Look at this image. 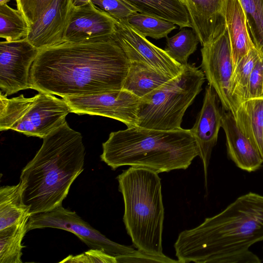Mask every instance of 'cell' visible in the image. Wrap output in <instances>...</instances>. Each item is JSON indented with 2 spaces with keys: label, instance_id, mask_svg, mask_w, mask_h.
<instances>
[{
  "label": "cell",
  "instance_id": "7",
  "mask_svg": "<svg viewBox=\"0 0 263 263\" xmlns=\"http://www.w3.org/2000/svg\"><path fill=\"white\" fill-rule=\"evenodd\" d=\"M70 108L63 99L39 92L31 98L23 95L11 99L0 95V130L12 129L43 139L66 122Z\"/></svg>",
  "mask_w": 263,
  "mask_h": 263
},
{
  "label": "cell",
  "instance_id": "33",
  "mask_svg": "<svg viewBox=\"0 0 263 263\" xmlns=\"http://www.w3.org/2000/svg\"><path fill=\"white\" fill-rule=\"evenodd\" d=\"M117 263L119 262H179L172 258L165 256H157L148 254L140 250H135L134 252L126 255L116 258Z\"/></svg>",
  "mask_w": 263,
  "mask_h": 263
},
{
  "label": "cell",
  "instance_id": "15",
  "mask_svg": "<svg viewBox=\"0 0 263 263\" xmlns=\"http://www.w3.org/2000/svg\"><path fill=\"white\" fill-rule=\"evenodd\" d=\"M72 8L71 0H54L29 26L27 40L40 50L64 43Z\"/></svg>",
  "mask_w": 263,
  "mask_h": 263
},
{
  "label": "cell",
  "instance_id": "2",
  "mask_svg": "<svg viewBox=\"0 0 263 263\" xmlns=\"http://www.w3.org/2000/svg\"><path fill=\"white\" fill-rule=\"evenodd\" d=\"M263 240V196L249 192L199 226L180 232L175 242L180 263H259L249 250Z\"/></svg>",
  "mask_w": 263,
  "mask_h": 263
},
{
  "label": "cell",
  "instance_id": "8",
  "mask_svg": "<svg viewBox=\"0 0 263 263\" xmlns=\"http://www.w3.org/2000/svg\"><path fill=\"white\" fill-rule=\"evenodd\" d=\"M61 229L76 235L90 249H100L116 258L134 252V248L112 241L82 219L76 212L62 205L50 211L31 215L27 232L36 229Z\"/></svg>",
  "mask_w": 263,
  "mask_h": 263
},
{
  "label": "cell",
  "instance_id": "13",
  "mask_svg": "<svg viewBox=\"0 0 263 263\" xmlns=\"http://www.w3.org/2000/svg\"><path fill=\"white\" fill-rule=\"evenodd\" d=\"M220 103L214 89L210 85H207L202 108L195 123L190 129L198 148V156L203 164L206 186L212 152L217 143L218 133L222 125L223 108L220 106Z\"/></svg>",
  "mask_w": 263,
  "mask_h": 263
},
{
  "label": "cell",
  "instance_id": "22",
  "mask_svg": "<svg viewBox=\"0 0 263 263\" xmlns=\"http://www.w3.org/2000/svg\"><path fill=\"white\" fill-rule=\"evenodd\" d=\"M30 215V208L23 202L19 183L1 187L0 230L19 223Z\"/></svg>",
  "mask_w": 263,
  "mask_h": 263
},
{
  "label": "cell",
  "instance_id": "17",
  "mask_svg": "<svg viewBox=\"0 0 263 263\" xmlns=\"http://www.w3.org/2000/svg\"><path fill=\"white\" fill-rule=\"evenodd\" d=\"M221 127L226 136L229 158L242 170L252 172L259 169L263 163L259 153L241 131L233 114L224 109Z\"/></svg>",
  "mask_w": 263,
  "mask_h": 263
},
{
  "label": "cell",
  "instance_id": "34",
  "mask_svg": "<svg viewBox=\"0 0 263 263\" xmlns=\"http://www.w3.org/2000/svg\"><path fill=\"white\" fill-rule=\"evenodd\" d=\"M92 0H71L72 5L73 7H79L88 4Z\"/></svg>",
  "mask_w": 263,
  "mask_h": 263
},
{
  "label": "cell",
  "instance_id": "11",
  "mask_svg": "<svg viewBox=\"0 0 263 263\" xmlns=\"http://www.w3.org/2000/svg\"><path fill=\"white\" fill-rule=\"evenodd\" d=\"M40 51L26 37L1 42V92L7 96L31 89L30 69Z\"/></svg>",
  "mask_w": 263,
  "mask_h": 263
},
{
  "label": "cell",
  "instance_id": "28",
  "mask_svg": "<svg viewBox=\"0 0 263 263\" xmlns=\"http://www.w3.org/2000/svg\"><path fill=\"white\" fill-rule=\"evenodd\" d=\"M246 17L251 39L263 55V0H239Z\"/></svg>",
  "mask_w": 263,
  "mask_h": 263
},
{
  "label": "cell",
  "instance_id": "16",
  "mask_svg": "<svg viewBox=\"0 0 263 263\" xmlns=\"http://www.w3.org/2000/svg\"><path fill=\"white\" fill-rule=\"evenodd\" d=\"M226 0H184L191 28L202 46L226 31Z\"/></svg>",
  "mask_w": 263,
  "mask_h": 263
},
{
  "label": "cell",
  "instance_id": "3",
  "mask_svg": "<svg viewBox=\"0 0 263 263\" xmlns=\"http://www.w3.org/2000/svg\"><path fill=\"white\" fill-rule=\"evenodd\" d=\"M85 155L82 135L67 122L43 138L41 148L22 170L18 182L31 215L62 205L84 170Z\"/></svg>",
  "mask_w": 263,
  "mask_h": 263
},
{
  "label": "cell",
  "instance_id": "4",
  "mask_svg": "<svg viewBox=\"0 0 263 263\" xmlns=\"http://www.w3.org/2000/svg\"><path fill=\"white\" fill-rule=\"evenodd\" d=\"M100 156L112 170L123 166L142 167L160 173L186 170L199 155L190 129L159 130L127 127L111 132Z\"/></svg>",
  "mask_w": 263,
  "mask_h": 263
},
{
  "label": "cell",
  "instance_id": "25",
  "mask_svg": "<svg viewBox=\"0 0 263 263\" xmlns=\"http://www.w3.org/2000/svg\"><path fill=\"white\" fill-rule=\"evenodd\" d=\"M126 21L144 36L156 40L166 37L177 28L173 22L139 12L132 14Z\"/></svg>",
  "mask_w": 263,
  "mask_h": 263
},
{
  "label": "cell",
  "instance_id": "24",
  "mask_svg": "<svg viewBox=\"0 0 263 263\" xmlns=\"http://www.w3.org/2000/svg\"><path fill=\"white\" fill-rule=\"evenodd\" d=\"M29 218L0 230V263H22V243Z\"/></svg>",
  "mask_w": 263,
  "mask_h": 263
},
{
  "label": "cell",
  "instance_id": "14",
  "mask_svg": "<svg viewBox=\"0 0 263 263\" xmlns=\"http://www.w3.org/2000/svg\"><path fill=\"white\" fill-rule=\"evenodd\" d=\"M116 20L91 2L73 7L65 36V42L80 43L112 37Z\"/></svg>",
  "mask_w": 263,
  "mask_h": 263
},
{
  "label": "cell",
  "instance_id": "35",
  "mask_svg": "<svg viewBox=\"0 0 263 263\" xmlns=\"http://www.w3.org/2000/svg\"><path fill=\"white\" fill-rule=\"evenodd\" d=\"M10 0H0V5L7 4V3Z\"/></svg>",
  "mask_w": 263,
  "mask_h": 263
},
{
  "label": "cell",
  "instance_id": "5",
  "mask_svg": "<svg viewBox=\"0 0 263 263\" xmlns=\"http://www.w3.org/2000/svg\"><path fill=\"white\" fill-rule=\"evenodd\" d=\"M117 179L124 201L123 222L134 247L149 255L166 256L162 248L164 209L158 173L130 166Z\"/></svg>",
  "mask_w": 263,
  "mask_h": 263
},
{
  "label": "cell",
  "instance_id": "32",
  "mask_svg": "<svg viewBox=\"0 0 263 263\" xmlns=\"http://www.w3.org/2000/svg\"><path fill=\"white\" fill-rule=\"evenodd\" d=\"M60 262H103L117 263L116 258L102 250L90 249L81 254L69 255Z\"/></svg>",
  "mask_w": 263,
  "mask_h": 263
},
{
  "label": "cell",
  "instance_id": "6",
  "mask_svg": "<svg viewBox=\"0 0 263 263\" xmlns=\"http://www.w3.org/2000/svg\"><path fill=\"white\" fill-rule=\"evenodd\" d=\"M140 98L137 127L159 130L181 127L184 115L202 90L205 77L194 64Z\"/></svg>",
  "mask_w": 263,
  "mask_h": 263
},
{
  "label": "cell",
  "instance_id": "27",
  "mask_svg": "<svg viewBox=\"0 0 263 263\" xmlns=\"http://www.w3.org/2000/svg\"><path fill=\"white\" fill-rule=\"evenodd\" d=\"M199 40L193 29H182L174 36L166 37L164 49L175 61L182 65L187 63L190 55L197 49Z\"/></svg>",
  "mask_w": 263,
  "mask_h": 263
},
{
  "label": "cell",
  "instance_id": "18",
  "mask_svg": "<svg viewBox=\"0 0 263 263\" xmlns=\"http://www.w3.org/2000/svg\"><path fill=\"white\" fill-rule=\"evenodd\" d=\"M224 14L234 68L255 47L248 31L246 15L240 1L226 0Z\"/></svg>",
  "mask_w": 263,
  "mask_h": 263
},
{
  "label": "cell",
  "instance_id": "21",
  "mask_svg": "<svg viewBox=\"0 0 263 263\" xmlns=\"http://www.w3.org/2000/svg\"><path fill=\"white\" fill-rule=\"evenodd\" d=\"M129 69L122 89L141 98L171 79V77L148 65L129 62Z\"/></svg>",
  "mask_w": 263,
  "mask_h": 263
},
{
  "label": "cell",
  "instance_id": "12",
  "mask_svg": "<svg viewBox=\"0 0 263 263\" xmlns=\"http://www.w3.org/2000/svg\"><path fill=\"white\" fill-rule=\"evenodd\" d=\"M201 68L209 84L215 90L222 108L235 116L236 109L229 94L234 70L229 34L226 31L201 49Z\"/></svg>",
  "mask_w": 263,
  "mask_h": 263
},
{
  "label": "cell",
  "instance_id": "26",
  "mask_svg": "<svg viewBox=\"0 0 263 263\" xmlns=\"http://www.w3.org/2000/svg\"><path fill=\"white\" fill-rule=\"evenodd\" d=\"M29 26L18 10L7 4L0 5V37L7 41L26 37Z\"/></svg>",
  "mask_w": 263,
  "mask_h": 263
},
{
  "label": "cell",
  "instance_id": "23",
  "mask_svg": "<svg viewBox=\"0 0 263 263\" xmlns=\"http://www.w3.org/2000/svg\"><path fill=\"white\" fill-rule=\"evenodd\" d=\"M261 54L254 48L244 56L234 67L229 85V94L236 111L237 107L245 101L250 74Z\"/></svg>",
  "mask_w": 263,
  "mask_h": 263
},
{
  "label": "cell",
  "instance_id": "1",
  "mask_svg": "<svg viewBox=\"0 0 263 263\" xmlns=\"http://www.w3.org/2000/svg\"><path fill=\"white\" fill-rule=\"evenodd\" d=\"M129 66L112 37L64 42L40 51L30 69L31 88L62 98L119 90Z\"/></svg>",
  "mask_w": 263,
  "mask_h": 263
},
{
  "label": "cell",
  "instance_id": "36",
  "mask_svg": "<svg viewBox=\"0 0 263 263\" xmlns=\"http://www.w3.org/2000/svg\"><path fill=\"white\" fill-rule=\"evenodd\" d=\"M181 2H182L183 3V2H184V0H181Z\"/></svg>",
  "mask_w": 263,
  "mask_h": 263
},
{
  "label": "cell",
  "instance_id": "31",
  "mask_svg": "<svg viewBox=\"0 0 263 263\" xmlns=\"http://www.w3.org/2000/svg\"><path fill=\"white\" fill-rule=\"evenodd\" d=\"M263 97V55L254 66L249 77L245 100Z\"/></svg>",
  "mask_w": 263,
  "mask_h": 263
},
{
  "label": "cell",
  "instance_id": "29",
  "mask_svg": "<svg viewBox=\"0 0 263 263\" xmlns=\"http://www.w3.org/2000/svg\"><path fill=\"white\" fill-rule=\"evenodd\" d=\"M54 0H15L17 10L31 26L45 12Z\"/></svg>",
  "mask_w": 263,
  "mask_h": 263
},
{
  "label": "cell",
  "instance_id": "30",
  "mask_svg": "<svg viewBox=\"0 0 263 263\" xmlns=\"http://www.w3.org/2000/svg\"><path fill=\"white\" fill-rule=\"evenodd\" d=\"M91 3L116 20H126L138 12L123 0H92Z\"/></svg>",
  "mask_w": 263,
  "mask_h": 263
},
{
  "label": "cell",
  "instance_id": "9",
  "mask_svg": "<svg viewBox=\"0 0 263 263\" xmlns=\"http://www.w3.org/2000/svg\"><path fill=\"white\" fill-rule=\"evenodd\" d=\"M71 112L112 118L127 127H137L140 98L123 89L100 93L62 98Z\"/></svg>",
  "mask_w": 263,
  "mask_h": 263
},
{
  "label": "cell",
  "instance_id": "10",
  "mask_svg": "<svg viewBox=\"0 0 263 263\" xmlns=\"http://www.w3.org/2000/svg\"><path fill=\"white\" fill-rule=\"evenodd\" d=\"M112 38L122 48L129 62L143 63L171 78L182 71V65L173 59L164 50L150 42L126 20H116V31Z\"/></svg>",
  "mask_w": 263,
  "mask_h": 263
},
{
  "label": "cell",
  "instance_id": "20",
  "mask_svg": "<svg viewBox=\"0 0 263 263\" xmlns=\"http://www.w3.org/2000/svg\"><path fill=\"white\" fill-rule=\"evenodd\" d=\"M138 12L170 21L180 29L191 28L187 9L181 0H123Z\"/></svg>",
  "mask_w": 263,
  "mask_h": 263
},
{
  "label": "cell",
  "instance_id": "19",
  "mask_svg": "<svg viewBox=\"0 0 263 263\" xmlns=\"http://www.w3.org/2000/svg\"><path fill=\"white\" fill-rule=\"evenodd\" d=\"M234 118L241 131L263 160V97L242 102L237 107Z\"/></svg>",
  "mask_w": 263,
  "mask_h": 263
}]
</instances>
